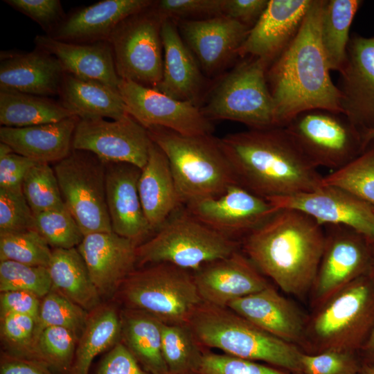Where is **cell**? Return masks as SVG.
Returning <instances> with one entry per match:
<instances>
[{
	"label": "cell",
	"mask_w": 374,
	"mask_h": 374,
	"mask_svg": "<svg viewBox=\"0 0 374 374\" xmlns=\"http://www.w3.org/2000/svg\"><path fill=\"white\" fill-rule=\"evenodd\" d=\"M358 355L362 363L374 365V326Z\"/></svg>",
	"instance_id": "obj_56"
},
{
	"label": "cell",
	"mask_w": 374,
	"mask_h": 374,
	"mask_svg": "<svg viewBox=\"0 0 374 374\" xmlns=\"http://www.w3.org/2000/svg\"><path fill=\"white\" fill-rule=\"evenodd\" d=\"M180 208L152 237L137 246V263H170L194 271L240 250V242L206 225L186 208Z\"/></svg>",
	"instance_id": "obj_7"
},
{
	"label": "cell",
	"mask_w": 374,
	"mask_h": 374,
	"mask_svg": "<svg viewBox=\"0 0 374 374\" xmlns=\"http://www.w3.org/2000/svg\"><path fill=\"white\" fill-rule=\"evenodd\" d=\"M162 353L169 374H198L206 348L188 324L161 326Z\"/></svg>",
	"instance_id": "obj_37"
},
{
	"label": "cell",
	"mask_w": 374,
	"mask_h": 374,
	"mask_svg": "<svg viewBox=\"0 0 374 374\" xmlns=\"http://www.w3.org/2000/svg\"><path fill=\"white\" fill-rule=\"evenodd\" d=\"M323 3L313 0L296 37L267 69L278 127L311 109L342 113L341 94L330 78L321 40Z\"/></svg>",
	"instance_id": "obj_2"
},
{
	"label": "cell",
	"mask_w": 374,
	"mask_h": 374,
	"mask_svg": "<svg viewBox=\"0 0 374 374\" xmlns=\"http://www.w3.org/2000/svg\"><path fill=\"white\" fill-rule=\"evenodd\" d=\"M121 286L130 310L145 312L164 323L188 324L203 303L193 273L170 263L134 270Z\"/></svg>",
	"instance_id": "obj_9"
},
{
	"label": "cell",
	"mask_w": 374,
	"mask_h": 374,
	"mask_svg": "<svg viewBox=\"0 0 374 374\" xmlns=\"http://www.w3.org/2000/svg\"><path fill=\"white\" fill-rule=\"evenodd\" d=\"M185 208L206 225L233 239L243 238L278 209L238 184L219 196L190 202Z\"/></svg>",
	"instance_id": "obj_16"
},
{
	"label": "cell",
	"mask_w": 374,
	"mask_h": 374,
	"mask_svg": "<svg viewBox=\"0 0 374 374\" xmlns=\"http://www.w3.org/2000/svg\"><path fill=\"white\" fill-rule=\"evenodd\" d=\"M141 172L130 163H106V199L112 230L138 245L153 232L139 197Z\"/></svg>",
	"instance_id": "obj_23"
},
{
	"label": "cell",
	"mask_w": 374,
	"mask_h": 374,
	"mask_svg": "<svg viewBox=\"0 0 374 374\" xmlns=\"http://www.w3.org/2000/svg\"><path fill=\"white\" fill-rule=\"evenodd\" d=\"M64 73L55 56L37 48L28 53H1V90L46 97L58 95Z\"/></svg>",
	"instance_id": "obj_27"
},
{
	"label": "cell",
	"mask_w": 374,
	"mask_h": 374,
	"mask_svg": "<svg viewBox=\"0 0 374 374\" xmlns=\"http://www.w3.org/2000/svg\"><path fill=\"white\" fill-rule=\"evenodd\" d=\"M321 304L305 327L307 353H358L374 326V276L368 271Z\"/></svg>",
	"instance_id": "obj_6"
},
{
	"label": "cell",
	"mask_w": 374,
	"mask_h": 374,
	"mask_svg": "<svg viewBox=\"0 0 374 374\" xmlns=\"http://www.w3.org/2000/svg\"><path fill=\"white\" fill-rule=\"evenodd\" d=\"M39 297L25 291L1 292V318L10 314L29 315L37 320L41 303Z\"/></svg>",
	"instance_id": "obj_53"
},
{
	"label": "cell",
	"mask_w": 374,
	"mask_h": 374,
	"mask_svg": "<svg viewBox=\"0 0 374 374\" xmlns=\"http://www.w3.org/2000/svg\"><path fill=\"white\" fill-rule=\"evenodd\" d=\"M175 22L183 40L206 75L220 73L238 56V50L251 29L224 15Z\"/></svg>",
	"instance_id": "obj_19"
},
{
	"label": "cell",
	"mask_w": 374,
	"mask_h": 374,
	"mask_svg": "<svg viewBox=\"0 0 374 374\" xmlns=\"http://www.w3.org/2000/svg\"><path fill=\"white\" fill-rule=\"evenodd\" d=\"M325 245L314 283L320 303L369 269L371 242L342 225L323 226Z\"/></svg>",
	"instance_id": "obj_15"
},
{
	"label": "cell",
	"mask_w": 374,
	"mask_h": 374,
	"mask_svg": "<svg viewBox=\"0 0 374 374\" xmlns=\"http://www.w3.org/2000/svg\"><path fill=\"white\" fill-rule=\"evenodd\" d=\"M269 64L244 57L207 93L201 111L210 120H229L250 129L278 127L274 103L267 83Z\"/></svg>",
	"instance_id": "obj_8"
},
{
	"label": "cell",
	"mask_w": 374,
	"mask_h": 374,
	"mask_svg": "<svg viewBox=\"0 0 374 374\" xmlns=\"http://www.w3.org/2000/svg\"><path fill=\"white\" fill-rule=\"evenodd\" d=\"M22 193L33 215L65 206L54 169L37 163L26 175Z\"/></svg>",
	"instance_id": "obj_41"
},
{
	"label": "cell",
	"mask_w": 374,
	"mask_h": 374,
	"mask_svg": "<svg viewBox=\"0 0 374 374\" xmlns=\"http://www.w3.org/2000/svg\"><path fill=\"white\" fill-rule=\"evenodd\" d=\"M313 0H269L238 50L242 58L254 57L270 66L296 37Z\"/></svg>",
	"instance_id": "obj_20"
},
{
	"label": "cell",
	"mask_w": 374,
	"mask_h": 374,
	"mask_svg": "<svg viewBox=\"0 0 374 374\" xmlns=\"http://www.w3.org/2000/svg\"><path fill=\"white\" fill-rule=\"evenodd\" d=\"M325 245L323 226L306 213L278 208L241 242L257 269L287 294L314 285Z\"/></svg>",
	"instance_id": "obj_3"
},
{
	"label": "cell",
	"mask_w": 374,
	"mask_h": 374,
	"mask_svg": "<svg viewBox=\"0 0 374 374\" xmlns=\"http://www.w3.org/2000/svg\"><path fill=\"white\" fill-rule=\"evenodd\" d=\"M34 42L36 48L55 56L65 73L118 89L121 79L107 41L77 44L60 41L45 35H37Z\"/></svg>",
	"instance_id": "obj_28"
},
{
	"label": "cell",
	"mask_w": 374,
	"mask_h": 374,
	"mask_svg": "<svg viewBox=\"0 0 374 374\" xmlns=\"http://www.w3.org/2000/svg\"><path fill=\"white\" fill-rule=\"evenodd\" d=\"M52 290L47 267L0 261V291H25L44 297Z\"/></svg>",
	"instance_id": "obj_44"
},
{
	"label": "cell",
	"mask_w": 374,
	"mask_h": 374,
	"mask_svg": "<svg viewBox=\"0 0 374 374\" xmlns=\"http://www.w3.org/2000/svg\"><path fill=\"white\" fill-rule=\"evenodd\" d=\"M291 374H304L303 373H291Z\"/></svg>",
	"instance_id": "obj_60"
},
{
	"label": "cell",
	"mask_w": 374,
	"mask_h": 374,
	"mask_svg": "<svg viewBox=\"0 0 374 374\" xmlns=\"http://www.w3.org/2000/svg\"><path fill=\"white\" fill-rule=\"evenodd\" d=\"M73 116L61 103L46 96L0 90V123L26 127L57 123Z\"/></svg>",
	"instance_id": "obj_34"
},
{
	"label": "cell",
	"mask_w": 374,
	"mask_h": 374,
	"mask_svg": "<svg viewBox=\"0 0 374 374\" xmlns=\"http://www.w3.org/2000/svg\"><path fill=\"white\" fill-rule=\"evenodd\" d=\"M118 90L127 113L145 128L161 127L184 135L211 134L214 131L211 120L191 103L123 79Z\"/></svg>",
	"instance_id": "obj_14"
},
{
	"label": "cell",
	"mask_w": 374,
	"mask_h": 374,
	"mask_svg": "<svg viewBox=\"0 0 374 374\" xmlns=\"http://www.w3.org/2000/svg\"><path fill=\"white\" fill-rule=\"evenodd\" d=\"M322 185L344 189L374 207V141L347 165L324 176Z\"/></svg>",
	"instance_id": "obj_38"
},
{
	"label": "cell",
	"mask_w": 374,
	"mask_h": 374,
	"mask_svg": "<svg viewBox=\"0 0 374 374\" xmlns=\"http://www.w3.org/2000/svg\"><path fill=\"white\" fill-rule=\"evenodd\" d=\"M137 246L114 231L84 236L77 249L100 295L111 296L134 271Z\"/></svg>",
	"instance_id": "obj_22"
},
{
	"label": "cell",
	"mask_w": 374,
	"mask_h": 374,
	"mask_svg": "<svg viewBox=\"0 0 374 374\" xmlns=\"http://www.w3.org/2000/svg\"><path fill=\"white\" fill-rule=\"evenodd\" d=\"M121 332L122 320L112 308L101 309L89 317L69 374H89L94 358L116 345Z\"/></svg>",
	"instance_id": "obj_36"
},
{
	"label": "cell",
	"mask_w": 374,
	"mask_h": 374,
	"mask_svg": "<svg viewBox=\"0 0 374 374\" xmlns=\"http://www.w3.org/2000/svg\"><path fill=\"white\" fill-rule=\"evenodd\" d=\"M339 73L342 113L363 133L374 129V36L350 37Z\"/></svg>",
	"instance_id": "obj_18"
},
{
	"label": "cell",
	"mask_w": 374,
	"mask_h": 374,
	"mask_svg": "<svg viewBox=\"0 0 374 374\" xmlns=\"http://www.w3.org/2000/svg\"><path fill=\"white\" fill-rule=\"evenodd\" d=\"M58 96L61 105L79 119L118 120L127 114L118 89L98 81L65 73Z\"/></svg>",
	"instance_id": "obj_31"
},
{
	"label": "cell",
	"mask_w": 374,
	"mask_h": 374,
	"mask_svg": "<svg viewBox=\"0 0 374 374\" xmlns=\"http://www.w3.org/2000/svg\"><path fill=\"white\" fill-rule=\"evenodd\" d=\"M88 319L84 309L61 294L51 290L41 302L35 337L45 328L60 326L69 329L78 338Z\"/></svg>",
	"instance_id": "obj_42"
},
{
	"label": "cell",
	"mask_w": 374,
	"mask_h": 374,
	"mask_svg": "<svg viewBox=\"0 0 374 374\" xmlns=\"http://www.w3.org/2000/svg\"><path fill=\"white\" fill-rule=\"evenodd\" d=\"M0 374H55V372L39 361L3 355L1 359Z\"/></svg>",
	"instance_id": "obj_55"
},
{
	"label": "cell",
	"mask_w": 374,
	"mask_h": 374,
	"mask_svg": "<svg viewBox=\"0 0 374 374\" xmlns=\"http://www.w3.org/2000/svg\"><path fill=\"white\" fill-rule=\"evenodd\" d=\"M238 184L268 200L312 191L322 176L285 127L220 138Z\"/></svg>",
	"instance_id": "obj_1"
},
{
	"label": "cell",
	"mask_w": 374,
	"mask_h": 374,
	"mask_svg": "<svg viewBox=\"0 0 374 374\" xmlns=\"http://www.w3.org/2000/svg\"><path fill=\"white\" fill-rule=\"evenodd\" d=\"M361 0H324L320 35L330 71L340 72L346 63L349 31Z\"/></svg>",
	"instance_id": "obj_35"
},
{
	"label": "cell",
	"mask_w": 374,
	"mask_h": 374,
	"mask_svg": "<svg viewBox=\"0 0 374 374\" xmlns=\"http://www.w3.org/2000/svg\"><path fill=\"white\" fill-rule=\"evenodd\" d=\"M47 269L52 290L86 310L97 307L100 295L77 248L53 249Z\"/></svg>",
	"instance_id": "obj_32"
},
{
	"label": "cell",
	"mask_w": 374,
	"mask_h": 374,
	"mask_svg": "<svg viewBox=\"0 0 374 374\" xmlns=\"http://www.w3.org/2000/svg\"><path fill=\"white\" fill-rule=\"evenodd\" d=\"M198 374H291L283 369L206 349Z\"/></svg>",
	"instance_id": "obj_46"
},
{
	"label": "cell",
	"mask_w": 374,
	"mask_h": 374,
	"mask_svg": "<svg viewBox=\"0 0 374 374\" xmlns=\"http://www.w3.org/2000/svg\"><path fill=\"white\" fill-rule=\"evenodd\" d=\"M146 129L168 160L183 205L219 196L238 184L220 138L184 135L161 127Z\"/></svg>",
	"instance_id": "obj_4"
},
{
	"label": "cell",
	"mask_w": 374,
	"mask_h": 374,
	"mask_svg": "<svg viewBox=\"0 0 374 374\" xmlns=\"http://www.w3.org/2000/svg\"><path fill=\"white\" fill-rule=\"evenodd\" d=\"M300 360L304 374H359L362 366L358 353L344 351L303 352Z\"/></svg>",
	"instance_id": "obj_45"
},
{
	"label": "cell",
	"mask_w": 374,
	"mask_h": 374,
	"mask_svg": "<svg viewBox=\"0 0 374 374\" xmlns=\"http://www.w3.org/2000/svg\"><path fill=\"white\" fill-rule=\"evenodd\" d=\"M193 276L202 301L222 308L270 285L240 250L204 265L193 271Z\"/></svg>",
	"instance_id": "obj_21"
},
{
	"label": "cell",
	"mask_w": 374,
	"mask_h": 374,
	"mask_svg": "<svg viewBox=\"0 0 374 374\" xmlns=\"http://www.w3.org/2000/svg\"><path fill=\"white\" fill-rule=\"evenodd\" d=\"M368 271L374 276V242L371 243V256Z\"/></svg>",
	"instance_id": "obj_59"
},
{
	"label": "cell",
	"mask_w": 374,
	"mask_h": 374,
	"mask_svg": "<svg viewBox=\"0 0 374 374\" xmlns=\"http://www.w3.org/2000/svg\"><path fill=\"white\" fill-rule=\"evenodd\" d=\"M121 336L141 367L150 374H169L162 353L163 322L138 310L123 315Z\"/></svg>",
	"instance_id": "obj_33"
},
{
	"label": "cell",
	"mask_w": 374,
	"mask_h": 374,
	"mask_svg": "<svg viewBox=\"0 0 374 374\" xmlns=\"http://www.w3.org/2000/svg\"><path fill=\"white\" fill-rule=\"evenodd\" d=\"M285 127L317 168L339 170L368 147L363 132L339 112L321 109L305 111Z\"/></svg>",
	"instance_id": "obj_12"
},
{
	"label": "cell",
	"mask_w": 374,
	"mask_h": 374,
	"mask_svg": "<svg viewBox=\"0 0 374 374\" xmlns=\"http://www.w3.org/2000/svg\"><path fill=\"white\" fill-rule=\"evenodd\" d=\"M1 320L2 337L18 353L17 356L36 360L34 343L37 319L29 315L10 314Z\"/></svg>",
	"instance_id": "obj_48"
},
{
	"label": "cell",
	"mask_w": 374,
	"mask_h": 374,
	"mask_svg": "<svg viewBox=\"0 0 374 374\" xmlns=\"http://www.w3.org/2000/svg\"><path fill=\"white\" fill-rule=\"evenodd\" d=\"M33 229L0 231V261L48 267L52 250Z\"/></svg>",
	"instance_id": "obj_39"
},
{
	"label": "cell",
	"mask_w": 374,
	"mask_h": 374,
	"mask_svg": "<svg viewBox=\"0 0 374 374\" xmlns=\"http://www.w3.org/2000/svg\"><path fill=\"white\" fill-rule=\"evenodd\" d=\"M152 143L148 130L127 114L112 121L79 119L72 149L89 152L105 163H127L142 169Z\"/></svg>",
	"instance_id": "obj_13"
},
{
	"label": "cell",
	"mask_w": 374,
	"mask_h": 374,
	"mask_svg": "<svg viewBox=\"0 0 374 374\" xmlns=\"http://www.w3.org/2000/svg\"><path fill=\"white\" fill-rule=\"evenodd\" d=\"M364 139L366 146L374 141V129L368 130L363 133Z\"/></svg>",
	"instance_id": "obj_58"
},
{
	"label": "cell",
	"mask_w": 374,
	"mask_h": 374,
	"mask_svg": "<svg viewBox=\"0 0 374 374\" xmlns=\"http://www.w3.org/2000/svg\"><path fill=\"white\" fill-rule=\"evenodd\" d=\"M36 163L15 152L0 157V189L22 193L24 179Z\"/></svg>",
	"instance_id": "obj_51"
},
{
	"label": "cell",
	"mask_w": 374,
	"mask_h": 374,
	"mask_svg": "<svg viewBox=\"0 0 374 374\" xmlns=\"http://www.w3.org/2000/svg\"><path fill=\"white\" fill-rule=\"evenodd\" d=\"M33 229L53 249L75 248L84 238L66 206L34 215Z\"/></svg>",
	"instance_id": "obj_43"
},
{
	"label": "cell",
	"mask_w": 374,
	"mask_h": 374,
	"mask_svg": "<svg viewBox=\"0 0 374 374\" xmlns=\"http://www.w3.org/2000/svg\"><path fill=\"white\" fill-rule=\"evenodd\" d=\"M79 118L71 116L57 123L26 127L1 126L0 141L13 152L37 163H57L72 151L74 131Z\"/></svg>",
	"instance_id": "obj_29"
},
{
	"label": "cell",
	"mask_w": 374,
	"mask_h": 374,
	"mask_svg": "<svg viewBox=\"0 0 374 374\" xmlns=\"http://www.w3.org/2000/svg\"><path fill=\"white\" fill-rule=\"evenodd\" d=\"M161 32L163 77L154 89L199 107L205 98L206 80L197 60L183 40L175 21L163 19Z\"/></svg>",
	"instance_id": "obj_24"
},
{
	"label": "cell",
	"mask_w": 374,
	"mask_h": 374,
	"mask_svg": "<svg viewBox=\"0 0 374 374\" xmlns=\"http://www.w3.org/2000/svg\"><path fill=\"white\" fill-rule=\"evenodd\" d=\"M269 201L277 208L302 211L323 226H347L374 242V207L340 188L322 185L312 191Z\"/></svg>",
	"instance_id": "obj_17"
},
{
	"label": "cell",
	"mask_w": 374,
	"mask_h": 374,
	"mask_svg": "<svg viewBox=\"0 0 374 374\" xmlns=\"http://www.w3.org/2000/svg\"><path fill=\"white\" fill-rule=\"evenodd\" d=\"M138 189L144 215L154 233L183 205L168 160L153 141Z\"/></svg>",
	"instance_id": "obj_30"
},
{
	"label": "cell",
	"mask_w": 374,
	"mask_h": 374,
	"mask_svg": "<svg viewBox=\"0 0 374 374\" xmlns=\"http://www.w3.org/2000/svg\"><path fill=\"white\" fill-rule=\"evenodd\" d=\"M77 339L71 330L63 327L44 328L35 339L36 360L48 366L55 373L69 374L75 355Z\"/></svg>",
	"instance_id": "obj_40"
},
{
	"label": "cell",
	"mask_w": 374,
	"mask_h": 374,
	"mask_svg": "<svg viewBox=\"0 0 374 374\" xmlns=\"http://www.w3.org/2000/svg\"><path fill=\"white\" fill-rule=\"evenodd\" d=\"M150 0H103L75 10L49 33L66 42L91 44L107 41L115 28L127 17L149 7Z\"/></svg>",
	"instance_id": "obj_25"
},
{
	"label": "cell",
	"mask_w": 374,
	"mask_h": 374,
	"mask_svg": "<svg viewBox=\"0 0 374 374\" xmlns=\"http://www.w3.org/2000/svg\"><path fill=\"white\" fill-rule=\"evenodd\" d=\"M64 203L84 236L113 231L106 199V163L72 150L53 167Z\"/></svg>",
	"instance_id": "obj_10"
},
{
	"label": "cell",
	"mask_w": 374,
	"mask_h": 374,
	"mask_svg": "<svg viewBox=\"0 0 374 374\" xmlns=\"http://www.w3.org/2000/svg\"><path fill=\"white\" fill-rule=\"evenodd\" d=\"M15 10L37 22L51 33L64 19V13L59 0H4Z\"/></svg>",
	"instance_id": "obj_50"
},
{
	"label": "cell",
	"mask_w": 374,
	"mask_h": 374,
	"mask_svg": "<svg viewBox=\"0 0 374 374\" xmlns=\"http://www.w3.org/2000/svg\"><path fill=\"white\" fill-rule=\"evenodd\" d=\"M269 0H224L222 15L251 28L266 8Z\"/></svg>",
	"instance_id": "obj_54"
},
{
	"label": "cell",
	"mask_w": 374,
	"mask_h": 374,
	"mask_svg": "<svg viewBox=\"0 0 374 374\" xmlns=\"http://www.w3.org/2000/svg\"><path fill=\"white\" fill-rule=\"evenodd\" d=\"M227 308L286 342L296 345L304 339L305 326L301 312L271 285L233 301Z\"/></svg>",
	"instance_id": "obj_26"
},
{
	"label": "cell",
	"mask_w": 374,
	"mask_h": 374,
	"mask_svg": "<svg viewBox=\"0 0 374 374\" xmlns=\"http://www.w3.org/2000/svg\"><path fill=\"white\" fill-rule=\"evenodd\" d=\"M224 0H161L153 7L161 18L175 21L222 15Z\"/></svg>",
	"instance_id": "obj_47"
},
{
	"label": "cell",
	"mask_w": 374,
	"mask_h": 374,
	"mask_svg": "<svg viewBox=\"0 0 374 374\" xmlns=\"http://www.w3.org/2000/svg\"><path fill=\"white\" fill-rule=\"evenodd\" d=\"M359 374H374V365L362 363Z\"/></svg>",
	"instance_id": "obj_57"
},
{
	"label": "cell",
	"mask_w": 374,
	"mask_h": 374,
	"mask_svg": "<svg viewBox=\"0 0 374 374\" xmlns=\"http://www.w3.org/2000/svg\"><path fill=\"white\" fill-rule=\"evenodd\" d=\"M196 339L204 348L283 369L302 373L301 351L295 344L281 340L245 319L229 308L202 303L189 322Z\"/></svg>",
	"instance_id": "obj_5"
},
{
	"label": "cell",
	"mask_w": 374,
	"mask_h": 374,
	"mask_svg": "<svg viewBox=\"0 0 374 374\" xmlns=\"http://www.w3.org/2000/svg\"><path fill=\"white\" fill-rule=\"evenodd\" d=\"M161 23L152 3L125 19L111 33L107 42L120 79L153 89L159 86L163 70Z\"/></svg>",
	"instance_id": "obj_11"
},
{
	"label": "cell",
	"mask_w": 374,
	"mask_h": 374,
	"mask_svg": "<svg viewBox=\"0 0 374 374\" xmlns=\"http://www.w3.org/2000/svg\"><path fill=\"white\" fill-rule=\"evenodd\" d=\"M96 374H150L123 343H117L100 362Z\"/></svg>",
	"instance_id": "obj_52"
},
{
	"label": "cell",
	"mask_w": 374,
	"mask_h": 374,
	"mask_svg": "<svg viewBox=\"0 0 374 374\" xmlns=\"http://www.w3.org/2000/svg\"><path fill=\"white\" fill-rule=\"evenodd\" d=\"M33 226L34 215L23 193L0 189V231L33 229Z\"/></svg>",
	"instance_id": "obj_49"
}]
</instances>
